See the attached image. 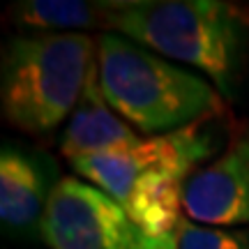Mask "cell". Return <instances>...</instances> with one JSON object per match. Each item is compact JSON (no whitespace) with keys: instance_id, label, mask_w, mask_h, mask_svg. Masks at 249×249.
<instances>
[{"instance_id":"6da1fadb","label":"cell","mask_w":249,"mask_h":249,"mask_svg":"<svg viewBox=\"0 0 249 249\" xmlns=\"http://www.w3.org/2000/svg\"><path fill=\"white\" fill-rule=\"evenodd\" d=\"M104 30L148 51L192 65L226 99L238 92L247 23L219 0H120L104 2Z\"/></svg>"},{"instance_id":"7a4b0ae2","label":"cell","mask_w":249,"mask_h":249,"mask_svg":"<svg viewBox=\"0 0 249 249\" xmlns=\"http://www.w3.org/2000/svg\"><path fill=\"white\" fill-rule=\"evenodd\" d=\"M97 70L108 107L152 136L224 113V95L214 86L116 33L97 37Z\"/></svg>"},{"instance_id":"3957f363","label":"cell","mask_w":249,"mask_h":249,"mask_svg":"<svg viewBox=\"0 0 249 249\" xmlns=\"http://www.w3.org/2000/svg\"><path fill=\"white\" fill-rule=\"evenodd\" d=\"M97 62V39L86 33L17 37L2 53L0 107L5 123L44 134L71 116Z\"/></svg>"},{"instance_id":"277c9868","label":"cell","mask_w":249,"mask_h":249,"mask_svg":"<svg viewBox=\"0 0 249 249\" xmlns=\"http://www.w3.org/2000/svg\"><path fill=\"white\" fill-rule=\"evenodd\" d=\"M217 145L213 120H203L178 132L136 139L129 145L74 160L71 169L123 205L141 176L164 166L198 171L217 152Z\"/></svg>"},{"instance_id":"5b68a950","label":"cell","mask_w":249,"mask_h":249,"mask_svg":"<svg viewBox=\"0 0 249 249\" xmlns=\"http://www.w3.org/2000/svg\"><path fill=\"white\" fill-rule=\"evenodd\" d=\"M39 238L49 249H134L143 233L99 187L62 178L51 187Z\"/></svg>"},{"instance_id":"8992f818","label":"cell","mask_w":249,"mask_h":249,"mask_svg":"<svg viewBox=\"0 0 249 249\" xmlns=\"http://www.w3.org/2000/svg\"><path fill=\"white\" fill-rule=\"evenodd\" d=\"M185 217L201 226H249V124H242L214 160L185 187Z\"/></svg>"},{"instance_id":"52a82bcc","label":"cell","mask_w":249,"mask_h":249,"mask_svg":"<svg viewBox=\"0 0 249 249\" xmlns=\"http://www.w3.org/2000/svg\"><path fill=\"white\" fill-rule=\"evenodd\" d=\"M139 139L134 129L108 107L99 86L97 62L90 71L86 90L76 108L71 111L70 123L60 136V152L70 161L129 145Z\"/></svg>"},{"instance_id":"ba28073f","label":"cell","mask_w":249,"mask_h":249,"mask_svg":"<svg viewBox=\"0 0 249 249\" xmlns=\"http://www.w3.org/2000/svg\"><path fill=\"white\" fill-rule=\"evenodd\" d=\"M49 194L44 169L26 152L5 148L0 155V219L5 231L39 233Z\"/></svg>"},{"instance_id":"9c48e42d","label":"cell","mask_w":249,"mask_h":249,"mask_svg":"<svg viewBox=\"0 0 249 249\" xmlns=\"http://www.w3.org/2000/svg\"><path fill=\"white\" fill-rule=\"evenodd\" d=\"M12 18L17 26L39 33H81L86 28H104V2L28 0L12 7Z\"/></svg>"},{"instance_id":"30bf717a","label":"cell","mask_w":249,"mask_h":249,"mask_svg":"<svg viewBox=\"0 0 249 249\" xmlns=\"http://www.w3.org/2000/svg\"><path fill=\"white\" fill-rule=\"evenodd\" d=\"M178 249H249V226L214 229L185 217L178 229Z\"/></svg>"},{"instance_id":"8fae6325","label":"cell","mask_w":249,"mask_h":249,"mask_svg":"<svg viewBox=\"0 0 249 249\" xmlns=\"http://www.w3.org/2000/svg\"><path fill=\"white\" fill-rule=\"evenodd\" d=\"M134 249H178V233H171V235H160V238H150V235H143L139 245Z\"/></svg>"}]
</instances>
